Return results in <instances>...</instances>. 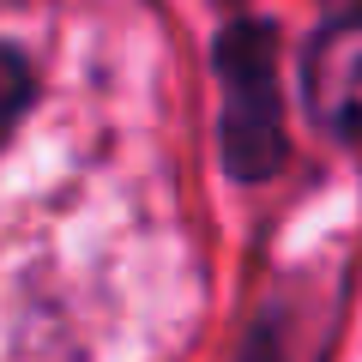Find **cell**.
Wrapping results in <instances>:
<instances>
[{
	"mask_svg": "<svg viewBox=\"0 0 362 362\" xmlns=\"http://www.w3.org/2000/svg\"><path fill=\"white\" fill-rule=\"evenodd\" d=\"M30 103H37V73H30V61L13 42H0V145L18 133V121H25Z\"/></svg>",
	"mask_w": 362,
	"mask_h": 362,
	"instance_id": "3",
	"label": "cell"
},
{
	"mask_svg": "<svg viewBox=\"0 0 362 362\" xmlns=\"http://www.w3.org/2000/svg\"><path fill=\"white\" fill-rule=\"evenodd\" d=\"M218 78H223V163L235 169V181H266L290 151L272 25L235 18L218 37Z\"/></svg>",
	"mask_w": 362,
	"mask_h": 362,
	"instance_id": "1",
	"label": "cell"
},
{
	"mask_svg": "<svg viewBox=\"0 0 362 362\" xmlns=\"http://www.w3.org/2000/svg\"><path fill=\"white\" fill-rule=\"evenodd\" d=\"M302 85H308L314 121L338 139L362 145V0L314 30L308 61H302Z\"/></svg>",
	"mask_w": 362,
	"mask_h": 362,
	"instance_id": "2",
	"label": "cell"
},
{
	"mask_svg": "<svg viewBox=\"0 0 362 362\" xmlns=\"http://www.w3.org/2000/svg\"><path fill=\"white\" fill-rule=\"evenodd\" d=\"M242 362H278V356H272V344H266V338H254V344H247V356Z\"/></svg>",
	"mask_w": 362,
	"mask_h": 362,
	"instance_id": "4",
	"label": "cell"
}]
</instances>
